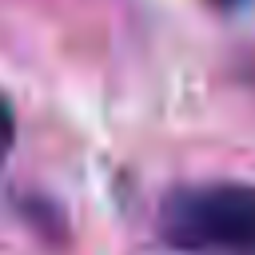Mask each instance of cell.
I'll use <instances>...</instances> for the list:
<instances>
[{
	"label": "cell",
	"mask_w": 255,
	"mask_h": 255,
	"mask_svg": "<svg viewBox=\"0 0 255 255\" xmlns=\"http://www.w3.org/2000/svg\"><path fill=\"white\" fill-rule=\"evenodd\" d=\"M155 231L175 251H247L255 247V183H183L163 195Z\"/></svg>",
	"instance_id": "cell-1"
},
{
	"label": "cell",
	"mask_w": 255,
	"mask_h": 255,
	"mask_svg": "<svg viewBox=\"0 0 255 255\" xmlns=\"http://www.w3.org/2000/svg\"><path fill=\"white\" fill-rule=\"evenodd\" d=\"M12 143H16V112H12V100L0 92V171L12 155Z\"/></svg>",
	"instance_id": "cell-2"
},
{
	"label": "cell",
	"mask_w": 255,
	"mask_h": 255,
	"mask_svg": "<svg viewBox=\"0 0 255 255\" xmlns=\"http://www.w3.org/2000/svg\"><path fill=\"white\" fill-rule=\"evenodd\" d=\"M251 0H211V8H219V12H243Z\"/></svg>",
	"instance_id": "cell-3"
}]
</instances>
